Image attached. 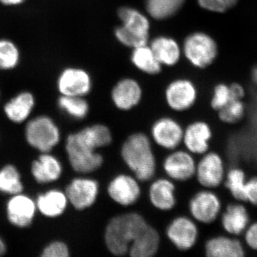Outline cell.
I'll return each instance as SVG.
<instances>
[{"mask_svg": "<svg viewBox=\"0 0 257 257\" xmlns=\"http://www.w3.org/2000/svg\"><path fill=\"white\" fill-rule=\"evenodd\" d=\"M257 207V176L247 178L244 188V203Z\"/></svg>", "mask_w": 257, "mask_h": 257, "instance_id": "39", "label": "cell"}, {"mask_svg": "<svg viewBox=\"0 0 257 257\" xmlns=\"http://www.w3.org/2000/svg\"><path fill=\"white\" fill-rule=\"evenodd\" d=\"M252 79L253 82L257 84V67L253 69L252 71Z\"/></svg>", "mask_w": 257, "mask_h": 257, "instance_id": "44", "label": "cell"}, {"mask_svg": "<svg viewBox=\"0 0 257 257\" xmlns=\"http://www.w3.org/2000/svg\"><path fill=\"white\" fill-rule=\"evenodd\" d=\"M7 216L12 224L20 228L28 227L33 221L37 210L36 202L28 195L12 196L7 204Z\"/></svg>", "mask_w": 257, "mask_h": 257, "instance_id": "15", "label": "cell"}, {"mask_svg": "<svg viewBox=\"0 0 257 257\" xmlns=\"http://www.w3.org/2000/svg\"><path fill=\"white\" fill-rule=\"evenodd\" d=\"M71 135L76 143L93 151L109 146L113 141L110 128L103 124L88 126Z\"/></svg>", "mask_w": 257, "mask_h": 257, "instance_id": "19", "label": "cell"}, {"mask_svg": "<svg viewBox=\"0 0 257 257\" xmlns=\"http://www.w3.org/2000/svg\"><path fill=\"white\" fill-rule=\"evenodd\" d=\"M35 105V98L25 91L12 98L4 106L5 114L13 122L20 124L28 119Z\"/></svg>", "mask_w": 257, "mask_h": 257, "instance_id": "25", "label": "cell"}, {"mask_svg": "<svg viewBox=\"0 0 257 257\" xmlns=\"http://www.w3.org/2000/svg\"><path fill=\"white\" fill-rule=\"evenodd\" d=\"M57 104L61 110L74 119H84L89 113V103L83 96L61 95Z\"/></svg>", "mask_w": 257, "mask_h": 257, "instance_id": "31", "label": "cell"}, {"mask_svg": "<svg viewBox=\"0 0 257 257\" xmlns=\"http://www.w3.org/2000/svg\"><path fill=\"white\" fill-rule=\"evenodd\" d=\"M246 180L247 177L244 171L240 167H234L226 172L223 184L235 200L244 203V188Z\"/></svg>", "mask_w": 257, "mask_h": 257, "instance_id": "30", "label": "cell"}, {"mask_svg": "<svg viewBox=\"0 0 257 257\" xmlns=\"http://www.w3.org/2000/svg\"><path fill=\"white\" fill-rule=\"evenodd\" d=\"M242 235L245 245L250 249L257 251V221L250 222Z\"/></svg>", "mask_w": 257, "mask_h": 257, "instance_id": "40", "label": "cell"}, {"mask_svg": "<svg viewBox=\"0 0 257 257\" xmlns=\"http://www.w3.org/2000/svg\"><path fill=\"white\" fill-rule=\"evenodd\" d=\"M35 202L37 210L42 215L50 218L62 215L69 203L65 192L58 189H51L40 194Z\"/></svg>", "mask_w": 257, "mask_h": 257, "instance_id": "26", "label": "cell"}, {"mask_svg": "<svg viewBox=\"0 0 257 257\" xmlns=\"http://www.w3.org/2000/svg\"><path fill=\"white\" fill-rule=\"evenodd\" d=\"M6 252V245L3 239L0 238V256H3Z\"/></svg>", "mask_w": 257, "mask_h": 257, "instance_id": "43", "label": "cell"}, {"mask_svg": "<svg viewBox=\"0 0 257 257\" xmlns=\"http://www.w3.org/2000/svg\"><path fill=\"white\" fill-rule=\"evenodd\" d=\"M69 249L65 243L55 241L50 243L42 250V257H68Z\"/></svg>", "mask_w": 257, "mask_h": 257, "instance_id": "38", "label": "cell"}, {"mask_svg": "<svg viewBox=\"0 0 257 257\" xmlns=\"http://www.w3.org/2000/svg\"><path fill=\"white\" fill-rule=\"evenodd\" d=\"M182 52L194 67L205 69L214 63L219 51L217 44L210 35L195 32L186 37Z\"/></svg>", "mask_w": 257, "mask_h": 257, "instance_id": "3", "label": "cell"}, {"mask_svg": "<svg viewBox=\"0 0 257 257\" xmlns=\"http://www.w3.org/2000/svg\"><path fill=\"white\" fill-rule=\"evenodd\" d=\"M20 51L15 42L8 39H0V70H12L18 67Z\"/></svg>", "mask_w": 257, "mask_h": 257, "instance_id": "33", "label": "cell"}, {"mask_svg": "<svg viewBox=\"0 0 257 257\" xmlns=\"http://www.w3.org/2000/svg\"><path fill=\"white\" fill-rule=\"evenodd\" d=\"M176 187L169 178L155 179L149 188V199L152 205L160 211L172 210L177 204Z\"/></svg>", "mask_w": 257, "mask_h": 257, "instance_id": "21", "label": "cell"}, {"mask_svg": "<svg viewBox=\"0 0 257 257\" xmlns=\"http://www.w3.org/2000/svg\"><path fill=\"white\" fill-rule=\"evenodd\" d=\"M218 111V117L224 124H234L243 119L246 111L241 99H232Z\"/></svg>", "mask_w": 257, "mask_h": 257, "instance_id": "34", "label": "cell"}, {"mask_svg": "<svg viewBox=\"0 0 257 257\" xmlns=\"http://www.w3.org/2000/svg\"><path fill=\"white\" fill-rule=\"evenodd\" d=\"M239 0H197L202 9L216 13H224L232 9Z\"/></svg>", "mask_w": 257, "mask_h": 257, "instance_id": "37", "label": "cell"}, {"mask_svg": "<svg viewBox=\"0 0 257 257\" xmlns=\"http://www.w3.org/2000/svg\"><path fill=\"white\" fill-rule=\"evenodd\" d=\"M65 150L71 167L77 173H92L101 168L104 163V157L100 153L81 147L71 135L66 140Z\"/></svg>", "mask_w": 257, "mask_h": 257, "instance_id": "7", "label": "cell"}, {"mask_svg": "<svg viewBox=\"0 0 257 257\" xmlns=\"http://www.w3.org/2000/svg\"><path fill=\"white\" fill-rule=\"evenodd\" d=\"M120 155L128 170L140 182H148L155 177L157 160L151 140L145 133L130 135L121 145Z\"/></svg>", "mask_w": 257, "mask_h": 257, "instance_id": "1", "label": "cell"}, {"mask_svg": "<svg viewBox=\"0 0 257 257\" xmlns=\"http://www.w3.org/2000/svg\"><path fill=\"white\" fill-rule=\"evenodd\" d=\"M150 47L162 66L175 65L182 55V49L175 39L167 36H159L154 39Z\"/></svg>", "mask_w": 257, "mask_h": 257, "instance_id": "27", "label": "cell"}, {"mask_svg": "<svg viewBox=\"0 0 257 257\" xmlns=\"http://www.w3.org/2000/svg\"><path fill=\"white\" fill-rule=\"evenodd\" d=\"M24 189L21 175L14 165H5L0 170V192L15 195Z\"/></svg>", "mask_w": 257, "mask_h": 257, "instance_id": "32", "label": "cell"}, {"mask_svg": "<svg viewBox=\"0 0 257 257\" xmlns=\"http://www.w3.org/2000/svg\"><path fill=\"white\" fill-rule=\"evenodd\" d=\"M184 128L178 121L171 117L160 118L151 128L152 140L165 150H175L182 143Z\"/></svg>", "mask_w": 257, "mask_h": 257, "instance_id": "14", "label": "cell"}, {"mask_svg": "<svg viewBox=\"0 0 257 257\" xmlns=\"http://www.w3.org/2000/svg\"><path fill=\"white\" fill-rule=\"evenodd\" d=\"M148 224L138 212H128L111 218L104 230V243L108 251L116 256L128 254L137 236Z\"/></svg>", "mask_w": 257, "mask_h": 257, "instance_id": "2", "label": "cell"}, {"mask_svg": "<svg viewBox=\"0 0 257 257\" xmlns=\"http://www.w3.org/2000/svg\"><path fill=\"white\" fill-rule=\"evenodd\" d=\"M121 26L132 35L143 38L150 37V23L146 15L130 7H121L117 11Z\"/></svg>", "mask_w": 257, "mask_h": 257, "instance_id": "24", "label": "cell"}, {"mask_svg": "<svg viewBox=\"0 0 257 257\" xmlns=\"http://www.w3.org/2000/svg\"><path fill=\"white\" fill-rule=\"evenodd\" d=\"M143 89L138 81L132 78L120 79L113 87L111 98L113 104L121 111H128L138 105L143 99Z\"/></svg>", "mask_w": 257, "mask_h": 257, "instance_id": "17", "label": "cell"}, {"mask_svg": "<svg viewBox=\"0 0 257 257\" xmlns=\"http://www.w3.org/2000/svg\"><path fill=\"white\" fill-rule=\"evenodd\" d=\"M25 138L35 150L42 153H48L60 143V132L53 120L42 115L30 120L27 124Z\"/></svg>", "mask_w": 257, "mask_h": 257, "instance_id": "4", "label": "cell"}, {"mask_svg": "<svg viewBox=\"0 0 257 257\" xmlns=\"http://www.w3.org/2000/svg\"><path fill=\"white\" fill-rule=\"evenodd\" d=\"M226 168L224 160L215 152H206L196 165L198 183L205 189H216L224 183Z\"/></svg>", "mask_w": 257, "mask_h": 257, "instance_id": "5", "label": "cell"}, {"mask_svg": "<svg viewBox=\"0 0 257 257\" xmlns=\"http://www.w3.org/2000/svg\"><path fill=\"white\" fill-rule=\"evenodd\" d=\"M131 61L135 67L144 73L156 75L162 72V64L157 60L151 47L147 45L134 48Z\"/></svg>", "mask_w": 257, "mask_h": 257, "instance_id": "28", "label": "cell"}, {"mask_svg": "<svg viewBox=\"0 0 257 257\" xmlns=\"http://www.w3.org/2000/svg\"><path fill=\"white\" fill-rule=\"evenodd\" d=\"M99 193V182L95 179L78 177L66 187L65 194L71 205L82 211L94 205Z\"/></svg>", "mask_w": 257, "mask_h": 257, "instance_id": "10", "label": "cell"}, {"mask_svg": "<svg viewBox=\"0 0 257 257\" xmlns=\"http://www.w3.org/2000/svg\"><path fill=\"white\" fill-rule=\"evenodd\" d=\"M250 215L243 202L228 204L221 214V224L226 234L231 236H241L250 224Z\"/></svg>", "mask_w": 257, "mask_h": 257, "instance_id": "18", "label": "cell"}, {"mask_svg": "<svg viewBox=\"0 0 257 257\" xmlns=\"http://www.w3.org/2000/svg\"><path fill=\"white\" fill-rule=\"evenodd\" d=\"M114 36L117 41H119L121 45L133 49L147 45L149 41L148 39L132 35L130 32L126 31L125 29L123 28L121 25L115 28Z\"/></svg>", "mask_w": 257, "mask_h": 257, "instance_id": "36", "label": "cell"}, {"mask_svg": "<svg viewBox=\"0 0 257 257\" xmlns=\"http://www.w3.org/2000/svg\"><path fill=\"white\" fill-rule=\"evenodd\" d=\"M221 209L220 198L211 189L199 191L191 198L189 202L191 216L202 224H212L220 216Z\"/></svg>", "mask_w": 257, "mask_h": 257, "instance_id": "6", "label": "cell"}, {"mask_svg": "<svg viewBox=\"0 0 257 257\" xmlns=\"http://www.w3.org/2000/svg\"><path fill=\"white\" fill-rule=\"evenodd\" d=\"M106 191L113 202L125 207L138 202L142 194L140 181L127 174H119L113 177Z\"/></svg>", "mask_w": 257, "mask_h": 257, "instance_id": "8", "label": "cell"}, {"mask_svg": "<svg viewBox=\"0 0 257 257\" xmlns=\"http://www.w3.org/2000/svg\"><path fill=\"white\" fill-rule=\"evenodd\" d=\"M27 0H0V3L5 6L14 7L23 5Z\"/></svg>", "mask_w": 257, "mask_h": 257, "instance_id": "42", "label": "cell"}, {"mask_svg": "<svg viewBox=\"0 0 257 257\" xmlns=\"http://www.w3.org/2000/svg\"><path fill=\"white\" fill-rule=\"evenodd\" d=\"M229 88L232 99H241L242 100L245 96V90L241 84L233 83L229 85Z\"/></svg>", "mask_w": 257, "mask_h": 257, "instance_id": "41", "label": "cell"}, {"mask_svg": "<svg viewBox=\"0 0 257 257\" xmlns=\"http://www.w3.org/2000/svg\"><path fill=\"white\" fill-rule=\"evenodd\" d=\"M32 177L37 183L48 184L60 178L62 167L58 159L48 153H42L32 162Z\"/></svg>", "mask_w": 257, "mask_h": 257, "instance_id": "23", "label": "cell"}, {"mask_svg": "<svg viewBox=\"0 0 257 257\" xmlns=\"http://www.w3.org/2000/svg\"><path fill=\"white\" fill-rule=\"evenodd\" d=\"M197 99V87L189 79H176L167 86L165 90L167 105L174 111L188 110L194 105Z\"/></svg>", "mask_w": 257, "mask_h": 257, "instance_id": "13", "label": "cell"}, {"mask_svg": "<svg viewBox=\"0 0 257 257\" xmlns=\"http://www.w3.org/2000/svg\"><path fill=\"white\" fill-rule=\"evenodd\" d=\"M213 133L210 125L204 121L190 123L184 130L182 143L192 155H203L209 151Z\"/></svg>", "mask_w": 257, "mask_h": 257, "instance_id": "16", "label": "cell"}, {"mask_svg": "<svg viewBox=\"0 0 257 257\" xmlns=\"http://www.w3.org/2000/svg\"><path fill=\"white\" fill-rule=\"evenodd\" d=\"M92 79L87 71L79 67H67L57 79V89L61 95L83 96L92 90Z\"/></svg>", "mask_w": 257, "mask_h": 257, "instance_id": "11", "label": "cell"}, {"mask_svg": "<svg viewBox=\"0 0 257 257\" xmlns=\"http://www.w3.org/2000/svg\"><path fill=\"white\" fill-rule=\"evenodd\" d=\"M197 162L187 150H172L164 160L163 170L169 179L176 182H187L195 175Z\"/></svg>", "mask_w": 257, "mask_h": 257, "instance_id": "12", "label": "cell"}, {"mask_svg": "<svg viewBox=\"0 0 257 257\" xmlns=\"http://www.w3.org/2000/svg\"><path fill=\"white\" fill-rule=\"evenodd\" d=\"M160 233L152 225L148 224L137 236L128 249L132 257H152L155 256L160 247Z\"/></svg>", "mask_w": 257, "mask_h": 257, "instance_id": "22", "label": "cell"}, {"mask_svg": "<svg viewBox=\"0 0 257 257\" xmlns=\"http://www.w3.org/2000/svg\"><path fill=\"white\" fill-rule=\"evenodd\" d=\"M186 0H146L147 13L156 20H166L177 14Z\"/></svg>", "mask_w": 257, "mask_h": 257, "instance_id": "29", "label": "cell"}, {"mask_svg": "<svg viewBox=\"0 0 257 257\" xmlns=\"http://www.w3.org/2000/svg\"><path fill=\"white\" fill-rule=\"evenodd\" d=\"M231 100L232 97L229 85L222 83L214 87L211 101V106L214 110L219 111Z\"/></svg>", "mask_w": 257, "mask_h": 257, "instance_id": "35", "label": "cell"}, {"mask_svg": "<svg viewBox=\"0 0 257 257\" xmlns=\"http://www.w3.org/2000/svg\"><path fill=\"white\" fill-rule=\"evenodd\" d=\"M171 243L180 251H189L195 246L199 229L195 221L188 216H179L172 219L166 229Z\"/></svg>", "mask_w": 257, "mask_h": 257, "instance_id": "9", "label": "cell"}, {"mask_svg": "<svg viewBox=\"0 0 257 257\" xmlns=\"http://www.w3.org/2000/svg\"><path fill=\"white\" fill-rule=\"evenodd\" d=\"M204 248L209 257H243L246 253L242 241L229 234L213 236L206 241Z\"/></svg>", "mask_w": 257, "mask_h": 257, "instance_id": "20", "label": "cell"}]
</instances>
